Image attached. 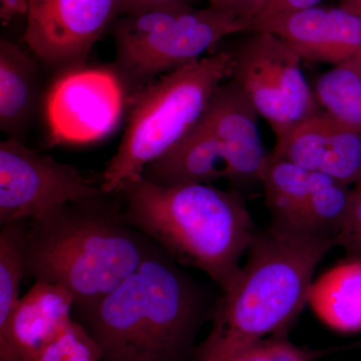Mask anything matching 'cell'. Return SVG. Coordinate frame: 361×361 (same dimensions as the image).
<instances>
[{"instance_id": "obj_12", "label": "cell", "mask_w": 361, "mask_h": 361, "mask_svg": "<svg viewBox=\"0 0 361 361\" xmlns=\"http://www.w3.org/2000/svg\"><path fill=\"white\" fill-rule=\"evenodd\" d=\"M268 155L265 149L226 144L199 122L174 148L149 164L142 177L161 186L210 184L225 179L237 190L261 184Z\"/></svg>"}, {"instance_id": "obj_24", "label": "cell", "mask_w": 361, "mask_h": 361, "mask_svg": "<svg viewBox=\"0 0 361 361\" xmlns=\"http://www.w3.org/2000/svg\"><path fill=\"white\" fill-rule=\"evenodd\" d=\"M214 8L232 14L235 18L253 27L261 13L264 11L269 0H208Z\"/></svg>"}, {"instance_id": "obj_8", "label": "cell", "mask_w": 361, "mask_h": 361, "mask_svg": "<svg viewBox=\"0 0 361 361\" xmlns=\"http://www.w3.org/2000/svg\"><path fill=\"white\" fill-rule=\"evenodd\" d=\"M101 179L28 148L0 142V224L30 220L56 207L106 195Z\"/></svg>"}, {"instance_id": "obj_17", "label": "cell", "mask_w": 361, "mask_h": 361, "mask_svg": "<svg viewBox=\"0 0 361 361\" xmlns=\"http://www.w3.org/2000/svg\"><path fill=\"white\" fill-rule=\"evenodd\" d=\"M308 305L330 329L361 331V261L346 259L313 281Z\"/></svg>"}, {"instance_id": "obj_5", "label": "cell", "mask_w": 361, "mask_h": 361, "mask_svg": "<svg viewBox=\"0 0 361 361\" xmlns=\"http://www.w3.org/2000/svg\"><path fill=\"white\" fill-rule=\"evenodd\" d=\"M234 58L218 51L161 75L130 97L127 126L101 182L104 193L118 194L141 177L200 122L211 97L231 77Z\"/></svg>"}, {"instance_id": "obj_16", "label": "cell", "mask_w": 361, "mask_h": 361, "mask_svg": "<svg viewBox=\"0 0 361 361\" xmlns=\"http://www.w3.org/2000/svg\"><path fill=\"white\" fill-rule=\"evenodd\" d=\"M37 65L27 52L11 40H0V130L20 140L30 125L37 99Z\"/></svg>"}, {"instance_id": "obj_21", "label": "cell", "mask_w": 361, "mask_h": 361, "mask_svg": "<svg viewBox=\"0 0 361 361\" xmlns=\"http://www.w3.org/2000/svg\"><path fill=\"white\" fill-rule=\"evenodd\" d=\"M288 334L266 337L234 349L215 350L198 344L192 361H316L334 349H313L296 345L289 341Z\"/></svg>"}, {"instance_id": "obj_11", "label": "cell", "mask_w": 361, "mask_h": 361, "mask_svg": "<svg viewBox=\"0 0 361 361\" xmlns=\"http://www.w3.org/2000/svg\"><path fill=\"white\" fill-rule=\"evenodd\" d=\"M120 6L121 0H30L25 44L47 65L75 68L120 16Z\"/></svg>"}, {"instance_id": "obj_20", "label": "cell", "mask_w": 361, "mask_h": 361, "mask_svg": "<svg viewBox=\"0 0 361 361\" xmlns=\"http://www.w3.org/2000/svg\"><path fill=\"white\" fill-rule=\"evenodd\" d=\"M28 220L1 225L0 230V326L20 299L25 276V240Z\"/></svg>"}, {"instance_id": "obj_22", "label": "cell", "mask_w": 361, "mask_h": 361, "mask_svg": "<svg viewBox=\"0 0 361 361\" xmlns=\"http://www.w3.org/2000/svg\"><path fill=\"white\" fill-rule=\"evenodd\" d=\"M30 361H104V356L89 330L73 319L61 336Z\"/></svg>"}, {"instance_id": "obj_9", "label": "cell", "mask_w": 361, "mask_h": 361, "mask_svg": "<svg viewBox=\"0 0 361 361\" xmlns=\"http://www.w3.org/2000/svg\"><path fill=\"white\" fill-rule=\"evenodd\" d=\"M261 185L273 225L337 243L348 213L350 186L270 155Z\"/></svg>"}, {"instance_id": "obj_27", "label": "cell", "mask_w": 361, "mask_h": 361, "mask_svg": "<svg viewBox=\"0 0 361 361\" xmlns=\"http://www.w3.org/2000/svg\"><path fill=\"white\" fill-rule=\"evenodd\" d=\"M30 0H0V20L6 25L18 16L27 13Z\"/></svg>"}, {"instance_id": "obj_4", "label": "cell", "mask_w": 361, "mask_h": 361, "mask_svg": "<svg viewBox=\"0 0 361 361\" xmlns=\"http://www.w3.org/2000/svg\"><path fill=\"white\" fill-rule=\"evenodd\" d=\"M336 246L334 240L304 236L272 223L256 232L238 279L218 298L201 345L234 350L288 334L308 304L316 267Z\"/></svg>"}, {"instance_id": "obj_28", "label": "cell", "mask_w": 361, "mask_h": 361, "mask_svg": "<svg viewBox=\"0 0 361 361\" xmlns=\"http://www.w3.org/2000/svg\"><path fill=\"white\" fill-rule=\"evenodd\" d=\"M339 6L361 18V0H337Z\"/></svg>"}, {"instance_id": "obj_10", "label": "cell", "mask_w": 361, "mask_h": 361, "mask_svg": "<svg viewBox=\"0 0 361 361\" xmlns=\"http://www.w3.org/2000/svg\"><path fill=\"white\" fill-rule=\"evenodd\" d=\"M128 90L116 71L73 68L51 85L44 116L51 145L101 141L122 120Z\"/></svg>"}, {"instance_id": "obj_18", "label": "cell", "mask_w": 361, "mask_h": 361, "mask_svg": "<svg viewBox=\"0 0 361 361\" xmlns=\"http://www.w3.org/2000/svg\"><path fill=\"white\" fill-rule=\"evenodd\" d=\"M257 111L239 85L229 78L214 92L200 122L226 144L262 149Z\"/></svg>"}, {"instance_id": "obj_15", "label": "cell", "mask_w": 361, "mask_h": 361, "mask_svg": "<svg viewBox=\"0 0 361 361\" xmlns=\"http://www.w3.org/2000/svg\"><path fill=\"white\" fill-rule=\"evenodd\" d=\"M75 299L58 285L35 282L0 326V361H30L73 322Z\"/></svg>"}, {"instance_id": "obj_13", "label": "cell", "mask_w": 361, "mask_h": 361, "mask_svg": "<svg viewBox=\"0 0 361 361\" xmlns=\"http://www.w3.org/2000/svg\"><path fill=\"white\" fill-rule=\"evenodd\" d=\"M269 155L348 186L361 180V135L324 111L275 137Z\"/></svg>"}, {"instance_id": "obj_2", "label": "cell", "mask_w": 361, "mask_h": 361, "mask_svg": "<svg viewBox=\"0 0 361 361\" xmlns=\"http://www.w3.org/2000/svg\"><path fill=\"white\" fill-rule=\"evenodd\" d=\"M114 196L73 202L28 220L25 276L58 285L80 308L133 274L155 243L130 224Z\"/></svg>"}, {"instance_id": "obj_14", "label": "cell", "mask_w": 361, "mask_h": 361, "mask_svg": "<svg viewBox=\"0 0 361 361\" xmlns=\"http://www.w3.org/2000/svg\"><path fill=\"white\" fill-rule=\"evenodd\" d=\"M283 39L302 61L343 65L361 56V18L342 7L314 6L255 26Z\"/></svg>"}, {"instance_id": "obj_25", "label": "cell", "mask_w": 361, "mask_h": 361, "mask_svg": "<svg viewBox=\"0 0 361 361\" xmlns=\"http://www.w3.org/2000/svg\"><path fill=\"white\" fill-rule=\"evenodd\" d=\"M322 1V0H269L264 11L254 23L252 32L255 26L264 21L317 6Z\"/></svg>"}, {"instance_id": "obj_3", "label": "cell", "mask_w": 361, "mask_h": 361, "mask_svg": "<svg viewBox=\"0 0 361 361\" xmlns=\"http://www.w3.org/2000/svg\"><path fill=\"white\" fill-rule=\"evenodd\" d=\"M116 195L130 224L176 262L205 273L222 293L234 286L257 232L239 191L210 184L161 186L141 176Z\"/></svg>"}, {"instance_id": "obj_26", "label": "cell", "mask_w": 361, "mask_h": 361, "mask_svg": "<svg viewBox=\"0 0 361 361\" xmlns=\"http://www.w3.org/2000/svg\"><path fill=\"white\" fill-rule=\"evenodd\" d=\"M190 0H121L120 16L154 9L187 6Z\"/></svg>"}, {"instance_id": "obj_19", "label": "cell", "mask_w": 361, "mask_h": 361, "mask_svg": "<svg viewBox=\"0 0 361 361\" xmlns=\"http://www.w3.org/2000/svg\"><path fill=\"white\" fill-rule=\"evenodd\" d=\"M313 92L325 113L361 135V59L334 66L316 80Z\"/></svg>"}, {"instance_id": "obj_1", "label": "cell", "mask_w": 361, "mask_h": 361, "mask_svg": "<svg viewBox=\"0 0 361 361\" xmlns=\"http://www.w3.org/2000/svg\"><path fill=\"white\" fill-rule=\"evenodd\" d=\"M217 300L155 244L113 291L73 312L101 346L104 361H192Z\"/></svg>"}, {"instance_id": "obj_29", "label": "cell", "mask_w": 361, "mask_h": 361, "mask_svg": "<svg viewBox=\"0 0 361 361\" xmlns=\"http://www.w3.org/2000/svg\"><path fill=\"white\" fill-rule=\"evenodd\" d=\"M360 59H361V56H360Z\"/></svg>"}, {"instance_id": "obj_6", "label": "cell", "mask_w": 361, "mask_h": 361, "mask_svg": "<svg viewBox=\"0 0 361 361\" xmlns=\"http://www.w3.org/2000/svg\"><path fill=\"white\" fill-rule=\"evenodd\" d=\"M111 32L116 73L134 96L161 75L203 58L224 37L251 32V27L214 7L187 4L118 16Z\"/></svg>"}, {"instance_id": "obj_7", "label": "cell", "mask_w": 361, "mask_h": 361, "mask_svg": "<svg viewBox=\"0 0 361 361\" xmlns=\"http://www.w3.org/2000/svg\"><path fill=\"white\" fill-rule=\"evenodd\" d=\"M232 80L275 137L322 111L297 52L275 33L259 30L232 52Z\"/></svg>"}, {"instance_id": "obj_23", "label": "cell", "mask_w": 361, "mask_h": 361, "mask_svg": "<svg viewBox=\"0 0 361 361\" xmlns=\"http://www.w3.org/2000/svg\"><path fill=\"white\" fill-rule=\"evenodd\" d=\"M337 246L342 247L346 259L361 261V180L351 188L348 213Z\"/></svg>"}]
</instances>
